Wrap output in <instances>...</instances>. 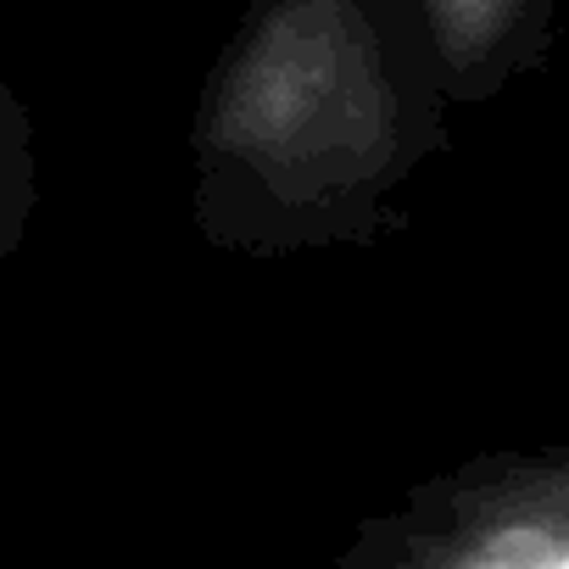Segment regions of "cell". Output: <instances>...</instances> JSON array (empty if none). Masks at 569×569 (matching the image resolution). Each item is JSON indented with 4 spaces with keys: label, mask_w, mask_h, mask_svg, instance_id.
<instances>
[{
    "label": "cell",
    "mask_w": 569,
    "mask_h": 569,
    "mask_svg": "<svg viewBox=\"0 0 569 569\" xmlns=\"http://www.w3.org/2000/svg\"><path fill=\"white\" fill-rule=\"evenodd\" d=\"M212 140L284 196H330L391 162L397 101L352 0H279L240 51Z\"/></svg>",
    "instance_id": "cell-1"
},
{
    "label": "cell",
    "mask_w": 569,
    "mask_h": 569,
    "mask_svg": "<svg viewBox=\"0 0 569 569\" xmlns=\"http://www.w3.org/2000/svg\"><path fill=\"white\" fill-rule=\"evenodd\" d=\"M380 569H569L563 475H513L397 541Z\"/></svg>",
    "instance_id": "cell-2"
},
{
    "label": "cell",
    "mask_w": 569,
    "mask_h": 569,
    "mask_svg": "<svg viewBox=\"0 0 569 569\" xmlns=\"http://www.w3.org/2000/svg\"><path fill=\"white\" fill-rule=\"evenodd\" d=\"M430 7V23L447 46L452 62H480L513 23V12L525 0H425Z\"/></svg>",
    "instance_id": "cell-3"
}]
</instances>
